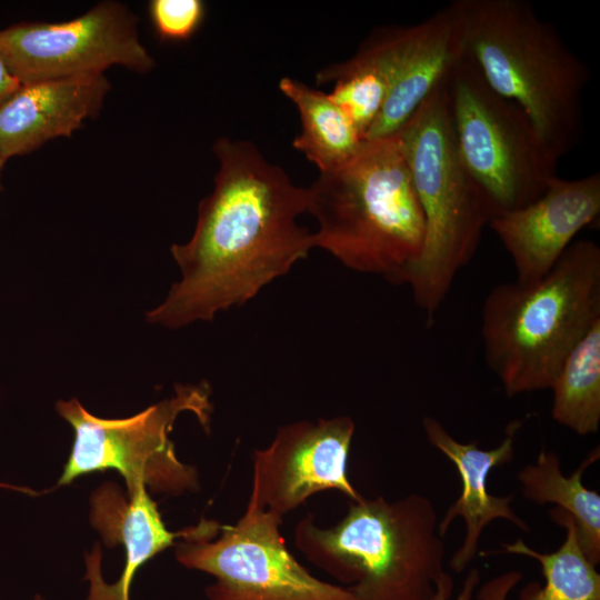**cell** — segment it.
Returning a JSON list of instances; mask_svg holds the SVG:
<instances>
[{"label":"cell","mask_w":600,"mask_h":600,"mask_svg":"<svg viewBox=\"0 0 600 600\" xmlns=\"http://www.w3.org/2000/svg\"><path fill=\"white\" fill-rule=\"evenodd\" d=\"M213 152L214 188L199 203L190 240L171 246L181 279L146 313L151 323L179 328L212 320L244 304L314 248L313 232L297 222L307 212V188L249 141L221 137Z\"/></svg>","instance_id":"obj_1"},{"label":"cell","mask_w":600,"mask_h":600,"mask_svg":"<svg viewBox=\"0 0 600 600\" xmlns=\"http://www.w3.org/2000/svg\"><path fill=\"white\" fill-rule=\"evenodd\" d=\"M462 50L498 94L517 103L560 159L583 132L590 71L526 0H454Z\"/></svg>","instance_id":"obj_2"},{"label":"cell","mask_w":600,"mask_h":600,"mask_svg":"<svg viewBox=\"0 0 600 600\" xmlns=\"http://www.w3.org/2000/svg\"><path fill=\"white\" fill-rule=\"evenodd\" d=\"M431 500L410 493L350 501L347 514L323 529L308 513L294 528V544L357 600H450L444 542Z\"/></svg>","instance_id":"obj_3"},{"label":"cell","mask_w":600,"mask_h":600,"mask_svg":"<svg viewBox=\"0 0 600 600\" xmlns=\"http://www.w3.org/2000/svg\"><path fill=\"white\" fill-rule=\"evenodd\" d=\"M600 321V248L576 240L531 284L493 287L481 309L484 359L508 397L551 389L564 360Z\"/></svg>","instance_id":"obj_4"},{"label":"cell","mask_w":600,"mask_h":600,"mask_svg":"<svg viewBox=\"0 0 600 600\" xmlns=\"http://www.w3.org/2000/svg\"><path fill=\"white\" fill-rule=\"evenodd\" d=\"M314 248L347 268L399 284L421 252L424 218L396 136L363 140L340 168L307 188Z\"/></svg>","instance_id":"obj_5"},{"label":"cell","mask_w":600,"mask_h":600,"mask_svg":"<svg viewBox=\"0 0 600 600\" xmlns=\"http://www.w3.org/2000/svg\"><path fill=\"white\" fill-rule=\"evenodd\" d=\"M394 136L424 218L421 252L399 284L410 287L430 327L457 274L472 260L494 210L458 150L446 79Z\"/></svg>","instance_id":"obj_6"},{"label":"cell","mask_w":600,"mask_h":600,"mask_svg":"<svg viewBox=\"0 0 600 600\" xmlns=\"http://www.w3.org/2000/svg\"><path fill=\"white\" fill-rule=\"evenodd\" d=\"M446 89L458 150L494 216L540 198L558 177L559 158L528 114L492 90L463 50Z\"/></svg>","instance_id":"obj_7"},{"label":"cell","mask_w":600,"mask_h":600,"mask_svg":"<svg viewBox=\"0 0 600 600\" xmlns=\"http://www.w3.org/2000/svg\"><path fill=\"white\" fill-rule=\"evenodd\" d=\"M209 394L203 383L177 386L173 397L126 419H101L77 399L59 400L57 411L73 428L74 439L58 486L83 474L116 470L128 493L141 484L173 494L196 489L197 472L177 458L169 433L184 411L193 412L206 427L211 410Z\"/></svg>","instance_id":"obj_8"},{"label":"cell","mask_w":600,"mask_h":600,"mask_svg":"<svg viewBox=\"0 0 600 600\" xmlns=\"http://www.w3.org/2000/svg\"><path fill=\"white\" fill-rule=\"evenodd\" d=\"M282 518L247 506L234 524L202 518L174 543L186 568L214 577L209 600H357L346 588L312 576L287 549Z\"/></svg>","instance_id":"obj_9"},{"label":"cell","mask_w":600,"mask_h":600,"mask_svg":"<svg viewBox=\"0 0 600 600\" xmlns=\"http://www.w3.org/2000/svg\"><path fill=\"white\" fill-rule=\"evenodd\" d=\"M137 21L124 4L102 1L72 20L23 21L0 30V54L20 84L103 74L116 64L143 73L154 60Z\"/></svg>","instance_id":"obj_10"},{"label":"cell","mask_w":600,"mask_h":600,"mask_svg":"<svg viewBox=\"0 0 600 600\" xmlns=\"http://www.w3.org/2000/svg\"><path fill=\"white\" fill-rule=\"evenodd\" d=\"M354 429L353 420L347 416L281 427L266 449L253 453L247 506L283 518L324 490L340 491L350 501L361 500L363 497L347 474Z\"/></svg>","instance_id":"obj_11"},{"label":"cell","mask_w":600,"mask_h":600,"mask_svg":"<svg viewBox=\"0 0 600 600\" xmlns=\"http://www.w3.org/2000/svg\"><path fill=\"white\" fill-rule=\"evenodd\" d=\"M389 78L386 102L364 140L394 136L446 79L462 53L450 4L412 26H388L368 38Z\"/></svg>","instance_id":"obj_12"},{"label":"cell","mask_w":600,"mask_h":600,"mask_svg":"<svg viewBox=\"0 0 600 600\" xmlns=\"http://www.w3.org/2000/svg\"><path fill=\"white\" fill-rule=\"evenodd\" d=\"M600 213V173L579 179L557 177L533 202L494 216L489 228L509 253L514 282L543 278L572 243L574 236Z\"/></svg>","instance_id":"obj_13"},{"label":"cell","mask_w":600,"mask_h":600,"mask_svg":"<svg viewBox=\"0 0 600 600\" xmlns=\"http://www.w3.org/2000/svg\"><path fill=\"white\" fill-rule=\"evenodd\" d=\"M91 524L107 547L121 544L124 566L116 582L108 583L101 572V550L98 544L86 554V579L90 582L87 600H130L132 581L138 570L170 546H174L184 530L169 531L157 503L143 484L128 493L107 482L91 496Z\"/></svg>","instance_id":"obj_14"},{"label":"cell","mask_w":600,"mask_h":600,"mask_svg":"<svg viewBox=\"0 0 600 600\" xmlns=\"http://www.w3.org/2000/svg\"><path fill=\"white\" fill-rule=\"evenodd\" d=\"M111 89L103 74L48 79L20 87L0 103V154L29 153L47 141L70 137L94 118Z\"/></svg>","instance_id":"obj_15"},{"label":"cell","mask_w":600,"mask_h":600,"mask_svg":"<svg viewBox=\"0 0 600 600\" xmlns=\"http://www.w3.org/2000/svg\"><path fill=\"white\" fill-rule=\"evenodd\" d=\"M520 426L519 421L511 422L499 447L482 450L474 441L463 443L456 440L436 418H423L422 427L428 442L456 466L462 483L459 498L438 523L441 537L447 533L456 518L463 519L466 523L463 542L450 560V568L456 572L464 570L474 559L481 533L494 519H506L522 530H529L527 523L510 507L512 496H493L488 491L487 483L493 468L513 459L514 438Z\"/></svg>","instance_id":"obj_16"},{"label":"cell","mask_w":600,"mask_h":600,"mask_svg":"<svg viewBox=\"0 0 600 600\" xmlns=\"http://www.w3.org/2000/svg\"><path fill=\"white\" fill-rule=\"evenodd\" d=\"M549 514L554 523L566 529V539L554 552L540 553L518 539L513 543H502L501 551L491 553L526 556L540 563L543 587L529 584L520 600H600V574L580 546L574 519L557 507ZM521 579L522 574L516 571L496 577L481 587L478 599L507 600Z\"/></svg>","instance_id":"obj_17"},{"label":"cell","mask_w":600,"mask_h":600,"mask_svg":"<svg viewBox=\"0 0 600 600\" xmlns=\"http://www.w3.org/2000/svg\"><path fill=\"white\" fill-rule=\"evenodd\" d=\"M599 457L597 447L570 477H566L559 457L542 449L536 463L518 473L526 499L537 504L554 503L574 519L580 546L594 566L600 562V494L583 486L582 474Z\"/></svg>","instance_id":"obj_18"},{"label":"cell","mask_w":600,"mask_h":600,"mask_svg":"<svg viewBox=\"0 0 600 600\" xmlns=\"http://www.w3.org/2000/svg\"><path fill=\"white\" fill-rule=\"evenodd\" d=\"M279 89L300 117L301 131L293 140V148L320 173L336 170L353 158L363 138L329 93L289 77L280 79Z\"/></svg>","instance_id":"obj_19"},{"label":"cell","mask_w":600,"mask_h":600,"mask_svg":"<svg viewBox=\"0 0 600 600\" xmlns=\"http://www.w3.org/2000/svg\"><path fill=\"white\" fill-rule=\"evenodd\" d=\"M551 417L580 436L600 427V321L564 360L551 389Z\"/></svg>","instance_id":"obj_20"},{"label":"cell","mask_w":600,"mask_h":600,"mask_svg":"<svg viewBox=\"0 0 600 600\" xmlns=\"http://www.w3.org/2000/svg\"><path fill=\"white\" fill-rule=\"evenodd\" d=\"M316 81L319 84L333 83L329 96L364 140L389 91L386 70L370 44L364 40L348 60L322 68Z\"/></svg>","instance_id":"obj_21"},{"label":"cell","mask_w":600,"mask_h":600,"mask_svg":"<svg viewBox=\"0 0 600 600\" xmlns=\"http://www.w3.org/2000/svg\"><path fill=\"white\" fill-rule=\"evenodd\" d=\"M149 14L162 41H186L201 27L206 4L201 0H152Z\"/></svg>","instance_id":"obj_22"},{"label":"cell","mask_w":600,"mask_h":600,"mask_svg":"<svg viewBox=\"0 0 600 600\" xmlns=\"http://www.w3.org/2000/svg\"><path fill=\"white\" fill-rule=\"evenodd\" d=\"M19 87L20 82L12 76L0 54V103L10 97Z\"/></svg>","instance_id":"obj_23"},{"label":"cell","mask_w":600,"mask_h":600,"mask_svg":"<svg viewBox=\"0 0 600 600\" xmlns=\"http://www.w3.org/2000/svg\"><path fill=\"white\" fill-rule=\"evenodd\" d=\"M480 576L478 569H472L468 573L462 590L459 592L456 600H471L473 592L476 590V587L479 584Z\"/></svg>","instance_id":"obj_24"},{"label":"cell","mask_w":600,"mask_h":600,"mask_svg":"<svg viewBox=\"0 0 600 600\" xmlns=\"http://www.w3.org/2000/svg\"><path fill=\"white\" fill-rule=\"evenodd\" d=\"M4 163H6V160L0 154V179H1V171L3 169ZM0 189H1V181H0Z\"/></svg>","instance_id":"obj_25"},{"label":"cell","mask_w":600,"mask_h":600,"mask_svg":"<svg viewBox=\"0 0 600 600\" xmlns=\"http://www.w3.org/2000/svg\"><path fill=\"white\" fill-rule=\"evenodd\" d=\"M33 600H44L40 594H37Z\"/></svg>","instance_id":"obj_26"}]
</instances>
